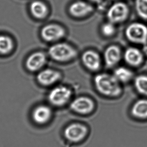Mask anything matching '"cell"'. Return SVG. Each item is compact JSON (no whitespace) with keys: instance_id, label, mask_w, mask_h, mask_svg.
<instances>
[{"instance_id":"cell-7","label":"cell","mask_w":147,"mask_h":147,"mask_svg":"<svg viewBox=\"0 0 147 147\" xmlns=\"http://www.w3.org/2000/svg\"><path fill=\"white\" fill-rule=\"evenodd\" d=\"M88 133L86 125L82 123H71L65 128L64 136L65 139L72 143H78L86 139Z\"/></svg>"},{"instance_id":"cell-4","label":"cell","mask_w":147,"mask_h":147,"mask_svg":"<svg viewBox=\"0 0 147 147\" xmlns=\"http://www.w3.org/2000/svg\"><path fill=\"white\" fill-rule=\"evenodd\" d=\"M125 34L130 42L143 45L147 42V25L142 20L131 22L125 28Z\"/></svg>"},{"instance_id":"cell-1","label":"cell","mask_w":147,"mask_h":147,"mask_svg":"<svg viewBox=\"0 0 147 147\" xmlns=\"http://www.w3.org/2000/svg\"><path fill=\"white\" fill-rule=\"evenodd\" d=\"M94 84L98 92L106 96L117 97L122 92L121 83L113 74H98L94 77Z\"/></svg>"},{"instance_id":"cell-12","label":"cell","mask_w":147,"mask_h":147,"mask_svg":"<svg viewBox=\"0 0 147 147\" xmlns=\"http://www.w3.org/2000/svg\"><path fill=\"white\" fill-rule=\"evenodd\" d=\"M46 61L47 57L44 53L36 52L30 54L26 59L25 66L30 71H37L43 68Z\"/></svg>"},{"instance_id":"cell-16","label":"cell","mask_w":147,"mask_h":147,"mask_svg":"<svg viewBox=\"0 0 147 147\" xmlns=\"http://www.w3.org/2000/svg\"><path fill=\"white\" fill-rule=\"evenodd\" d=\"M123 58L129 65L137 67L141 65L144 60V54L136 47H129L125 50Z\"/></svg>"},{"instance_id":"cell-3","label":"cell","mask_w":147,"mask_h":147,"mask_svg":"<svg viewBox=\"0 0 147 147\" xmlns=\"http://www.w3.org/2000/svg\"><path fill=\"white\" fill-rule=\"evenodd\" d=\"M96 11L94 4L86 0H74L68 5L66 12L74 19H84L94 14Z\"/></svg>"},{"instance_id":"cell-22","label":"cell","mask_w":147,"mask_h":147,"mask_svg":"<svg viewBox=\"0 0 147 147\" xmlns=\"http://www.w3.org/2000/svg\"><path fill=\"white\" fill-rule=\"evenodd\" d=\"M116 25L107 20L103 22L100 26V32L103 36L109 37L113 36L116 32Z\"/></svg>"},{"instance_id":"cell-21","label":"cell","mask_w":147,"mask_h":147,"mask_svg":"<svg viewBox=\"0 0 147 147\" xmlns=\"http://www.w3.org/2000/svg\"><path fill=\"white\" fill-rule=\"evenodd\" d=\"M136 90L139 94L147 96V76L140 75L134 80Z\"/></svg>"},{"instance_id":"cell-20","label":"cell","mask_w":147,"mask_h":147,"mask_svg":"<svg viewBox=\"0 0 147 147\" xmlns=\"http://www.w3.org/2000/svg\"><path fill=\"white\" fill-rule=\"evenodd\" d=\"M134 8L138 17L147 22V0H134Z\"/></svg>"},{"instance_id":"cell-13","label":"cell","mask_w":147,"mask_h":147,"mask_svg":"<svg viewBox=\"0 0 147 147\" xmlns=\"http://www.w3.org/2000/svg\"><path fill=\"white\" fill-rule=\"evenodd\" d=\"M61 78L59 72L52 69H45L41 70L37 76L38 82L42 86H52L58 82Z\"/></svg>"},{"instance_id":"cell-11","label":"cell","mask_w":147,"mask_h":147,"mask_svg":"<svg viewBox=\"0 0 147 147\" xmlns=\"http://www.w3.org/2000/svg\"><path fill=\"white\" fill-rule=\"evenodd\" d=\"M16 47L14 38L10 34L0 32V58L9 57L13 53Z\"/></svg>"},{"instance_id":"cell-8","label":"cell","mask_w":147,"mask_h":147,"mask_svg":"<svg viewBox=\"0 0 147 147\" xmlns=\"http://www.w3.org/2000/svg\"><path fill=\"white\" fill-rule=\"evenodd\" d=\"M66 31L63 26L56 23H50L45 25L40 30V36L45 41H57L63 38Z\"/></svg>"},{"instance_id":"cell-15","label":"cell","mask_w":147,"mask_h":147,"mask_svg":"<svg viewBox=\"0 0 147 147\" xmlns=\"http://www.w3.org/2000/svg\"><path fill=\"white\" fill-rule=\"evenodd\" d=\"M52 115L51 109L47 105H38L32 112V119L37 124L43 125L49 121Z\"/></svg>"},{"instance_id":"cell-9","label":"cell","mask_w":147,"mask_h":147,"mask_svg":"<svg viewBox=\"0 0 147 147\" xmlns=\"http://www.w3.org/2000/svg\"><path fill=\"white\" fill-rule=\"evenodd\" d=\"M72 94L71 90L67 86H58L50 90L48 94V100L52 105L62 107L69 101Z\"/></svg>"},{"instance_id":"cell-24","label":"cell","mask_w":147,"mask_h":147,"mask_svg":"<svg viewBox=\"0 0 147 147\" xmlns=\"http://www.w3.org/2000/svg\"><path fill=\"white\" fill-rule=\"evenodd\" d=\"M89 2L92 3V4H98L99 3H100L101 2L102 0H86Z\"/></svg>"},{"instance_id":"cell-23","label":"cell","mask_w":147,"mask_h":147,"mask_svg":"<svg viewBox=\"0 0 147 147\" xmlns=\"http://www.w3.org/2000/svg\"><path fill=\"white\" fill-rule=\"evenodd\" d=\"M142 52L144 54V55H145L147 57V42L143 45Z\"/></svg>"},{"instance_id":"cell-2","label":"cell","mask_w":147,"mask_h":147,"mask_svg":"<svg viewBox=\"0 0 147 147\" xmlns=\"http://www.w3.org/2000/svg\"><path fill=\"white\" fill-rule=\"evenodd\" d=\"M131 14L129 5L125 0H121L109 5L105 12V17L107 21L117 25L127 21Z\"/></svg>"},{"instance_id":"cell-10","label":"cell","mask_w":147,"mask_h":147,"mask_svg":"<svg viewBox=\"0 0 147 147\" xmlns=\"http://www.w3.org/2000/svg\"><path fill=\"white\" fill-rule=\"evenodd\" d=\"M70 107L73 111L80 115H88L93 111L94 107V102L88 97L81 96L72 100Z\"/></svg>"},{"instance_id":"cell-17","label":"cell","mask_w":147,"mask_h":147,"mask_svg":"<svg viewBox=\"0 0 147 147\" xmlns=\"http://www.w3.org/2000/svg\"><path fill=\"white\" fill-rule=\"evenodd\" d=\"M121 50L117 45H111L105 49L104 60L106 65L112 67L116 65L121 59Z\"/></svg>"},{"instance_id":"cell-6","label":"cell","mask_w":147,"mask_h":147,"mask_svg":"<svg viewBox=\"0 0 147 147\" xmlns=\"http://www.w3.org/2000/svg\"><path fill=\"white\" fill-rule=\"evenodd\" d=\"M28 14L31 18L37 21H43L49 17L51 9L44 0H32L28 5Z\"/></svg>"},{"instance_id":"cell-5","label":"cell","mask_w":147,"mask_h":147,"mask_svg":"<svg viewBox=\"0 0 147 147\" xmlns=\"http://www.w3.org/2000/svg\"><path fill=\"white\" fill-rule=\"evenodd\" d=\"M48 54L52 59L60 62L71 60L78 55L75 48L65 43H58L52 45L48 50Z\"/></svg>"},{"instance_id":"cell-19","label":"cell","mask_w":147,"mask_h":147,"mask_svg":"<svg viewBox=\"0 0 147 147\" xmlns=\"http://www.w3.org/2000/svg\"><path fill=\"white\" fill-rule=\"evenodd\" d=\"M113 75L120 83H127L131 80L133 78L134 74L127 68L119 67L115 70Z\"/></svg>"},{"instance_id":"cell-18","label":"cell","mask_w":147,"mask_h":147,"mask_svg":"<svg viewBox=\"0 0 147 147\" xmlns=\"http://www.w3.org/2000/svg\"><path fill=\"white\" fill-rule=\"evenodd\" d=\"M131 113L137 119H147V99H140L136 101L131 107Z\"/></svg>"},{"instance_id":"cell-14","label":"cell","mask_w":147,"mask_h":147,"mask_svg":"<svg viewBox=\"0 0 147 147\" xmlns=\"http://www.w3.org/2000/svg\"><path fill=\"white\" fill-rule=\"evenodd\" d=\"M82 61L86 68L92 71H96L101 66V59L99 54L92 50H86L82 54Z\"/></svg>"}]
</instances>
